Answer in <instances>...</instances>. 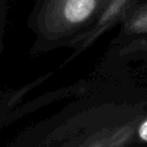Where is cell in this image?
Here are the masks:
<instances>
[{"label": "cell", "instance_id": "cell-1", "mask_svg": "<svg viewBox=\"0 0 147 147\" xmlns=\"http://www.w3.org/2000/svg\"><path fill=\"white\" fill-rule=\"evenodd\" d=\"M102 0H64L62 15L67 23L78 24L86 21Z\"/></svg>", "mask_w": 147, "mask_h": 147}, {"label": "cell", "instance_id": "cell-2", "mask_svg": "<svg viewBox=\"0 0 147 147\" xmlns=\"http://www.w3.org/2000/svg\"><path fill=\"white\" fill-rule=\"evenodd\" d=\"M127 26L133 32H147V3L133 14Z\"/></svg>", "mask_w": 147, "mask_h": 147}, {"label": "cell", "instance_id": "cell-3", "mask_svg": "<svg viewBox=\"0 0 147 147\" xmlns=\"http://www.w3.org/2000/svg\"><path fill=\"white\" fill-rule=\"evenodd\" d=\"M138 136L141 140L147 141V117L140 123V125L138 127Z\"/></svg>", "mask_w": 147, "mask_h": 147}]
</instances>
